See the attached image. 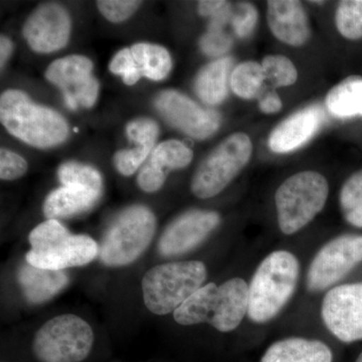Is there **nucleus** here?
Returning <instances> with one entry per match:
<instances>
[{
	"mask_svg": "<svg viewBox=\"0 0 362 362\" xmlns=\"http://www.w3.org/2000/svg\"><path fill=\"white\" fill-rule=\"evenodd\" d=\"M249 285L242 278L223 284L209 283L194 293L173 313L176 323L183 326L207 323L220 332L237 329L247 314Z\"/></svg>",
	"mask_w": 362,
	"mask_h": 362,
	"instance_id": "nucleus-1",
	"label": "nucleus"
},
{
	"mask_svg": "<svg viewBox=\"0 0 362 362\" xmlns=\"http://www.w3.org/2000/svg\"><path fill=\"white\" fill-rule=\"evenodd\" d=\"M299 275V261L291 252L279 250L269 254L249 284L250 320L257 324L273 320L296 291Z\"/></svg>",
	"mask_w": 362,
	"mask_h": 362,
	"instance_id": "nucleus-2",
	"label": "nucleus"
},
{
	"mask_svg": "<svg viewBox=\"0 0 362 362\" xmlns=\"http://www.w3.org/2000/svg\"><path fill=\"white\" fill-rule=\"evenodd\" d=\"M0 120L14 137L39 148L57 146L69 135L68 124L63 117L33 103L25 93L18 90L2 93Z\"/></svg>",
	"mask_w": 362,
	"mask_h": 362,
	"instance_id": "nucleus-3",
	"label": "nucleus"
},
{
	"mask_svg": "<svg viewBox=\"0 0 362 362\" xmlns=\"http://www.w3.org/2000/svg\"><path fill=\"white\" fill-rule=\"evenodd\" d=\"M207 269L201 261L173 262L150 269L143 276V301L151 313H175L204 286Z\"/></svg>",
	"mask_w": 362,
	"mask_h": 362,
	"instance_id": "nucleus-4",
	"label": "nucleus"
},
{
	"mask_svg": "<svg viewBox=\"0 0 362 362\" xmlns=\"http://www.w3.org/2000/svg\"><path fill=\"white\" fill-rule=\"evenodd\" d=\"M329 194L328 181L316 171L290 176L275 194L278 226L284 235H294L322 211Z\"/></svg>",
	"mask_w": 362,
	"mask_h": 362,
	"instance_id": "nucleus-5",
	"label": "nucleus"
},
{
	"mask_svg": "<svg viewBox=\"0 0 362 362\" xmlns=\"http://www.w3.org/2000/svg\"><path fill=\"white\" fill-rule=\"evenodd\" d=\"M156 232V218L148 207H127L105 233L99 246L102 263L111 268L131 265L146 251Z\"/></svg>",
	"mask_w": 362,
	"mask_h": 362,
	"instance_id": "nucleus-6",
	"label": "nucleus"
},
{
	"mask_svg": "<svg viewBox=\"0 0 362 362\" xmlns=\"http://www.w3.org/2000/svg\"><path fill=\"white\" fill-rule=\"evenodd\" d=\"M94 340V331L85 319L63 314L37 331L33 356L39 362H82L90 356Z\"/></svg>",
	"mask_w": 362,
	"mask_h": 362,
	"instance_id": "nucleus-7",
	"label": "nucleus"
},
{
	"mask_svg": "<svg viewBox=\"0 0 362 362\" xmlns=\"http://www.w3.org/2000/svg\"><path fill=\"white\" fill-rule=\"evenodd\" d=\"M252 153L249 136L233 133L209 153L195 171L192 192L199 199H211L221 194L243 170Z\"/></svg>",
	"mask_w": 362,
	"mask_h": 362,
	"instance_id": "nucleus-8",
	"label": "nucleus"
},
{
	"mask_svg": "<svg viewBox=\"0 0 362 362\" xmlns=\"http://www.w3.org/2000/svg\"><path fill=\"white\" fill-rule=\"evenodd\" d=\"M362 262V235H342L326 243L312 259L306 276L307 290L329 289Z\"/></svg>",
	"mask_w": 362,
	"mask_h": 362,
	"instance_id": "nucleus-9",
	"label": "nucleus"
},
{
	"mask_svg": "<svg viewBox=\"0 0 362 362\" xmlns=\"http://www.w3.org/2000/svg\"><path fill=\"white\" fill-rule=\"evenodd\" d=\"M321 317L340 341L362 340V282L331 288L323 298Z\"/></svg>",
	"mask_w": 362,
	"mask_h": 362,
	"instance_id": "nucleus-10",
	"label": "nucleus"
},
{
	"mask_svg": "<svg viewBox=\"0 0 362 362\" xmlns=\"http://www.w3.org/2000/svg\"><path fill=\"white\" fill-rule=\"evenodd\" d=\"M93 64L84 56L66 57L52 63L45 78L63 90L66 104L71 110L78 106L90 108L99 93V83L90 75Z\"/></svg>",
	"mask_w": 362,
	"mask_h": 362,
	"instance_id": "nucleus-11",
	"label": "nucleus"
},
{
	"mask_svg": "<svg viewBox=\"0 0 362 362\" xmlns=\"http://www.w3.org/2000/svg\"><path fill=\"white\" fill-rule=\"evenodd\" d=\"M220 214L213 211L192 209L180 214L162 233L158 252L171 258L192 251L220 226Z\"/></svg>",
	"mask_w": 362,
	"mask_h": 362,
	"instance_id": "nucleus-12",
	"label": "nucleus"
},
{
	"mask_svg": "<svg viewBox=\"0 0 362 362\" xmlns=\"http://www.w3.org/2000/svg\"><path fill=\"white\" fill-rule=\"evenodd\" d=\"M156 108L168 123L195 139L211 137L220 128V114L206 110L185 95L165 90L157 97Z\"/></svg>",
	"mask_w": 362,
	"mask_h": 362,
	"instance_id": "nucleus-13",
	"label": "nucleus"
},
{
	"mask_svg": "<svg viewBox=\"0 0 362 362\" xmlns=\"http://www.w3.org/2000/svg\"><path fill=\"white\" fill-rule=\"evenodd\" d=\"M98 256L99 245L96 240L87 235L69 233L44 250H30L26 254L25 261L37 268L65 271L88 265Z\"/></svg>",
	"mask_w": 362,
	"mask_h": 362,
	"instance_id": "nucleus-14",
	"label": "nucleus"
},
{
	"mask_svg": "<svg viewBox=\"0 0 362 362\" xmlns=\"http://www.w3.org/2000/svg\"><path fill=\"white\" fill-rule=\"evenodd\" d=\"M70 33V16L65 8L54 4L40 6L23 26V35L30 47L45 54L63 49Z\"/></svg>",
	"mask_w": 362,
	"mask_h": 362,
	"instance_id": "nucleus-15",
	"label": "nucleus"
},
{
	"mask_svg": "<svg viewBox=\"0 0 362 362\" xmlns=\"http://www.w3.org/2000/svg\"><path fill=\"white\" fill-rule=\"evenodd\" d=\"M323 121L324 111L319 105H311L295 112L272 131L269 147L276 153L295 151L317 134Z\"/></svg>",
	"mask_w": 362,
	"mask_h": 362,
	"instance_id": "nucleus-16",
	"label": "nucleus"
},
{
	"mask_svg": "<svg viewBox=\"0 0 362 362\" xmlns=\"http://www.w3.org/2000/svg\"><path fill=\"white\" fill-rule=\"evenodd\" d=\"M267 21L272 33L281 42L300 47L311 35L308 16L296 0H272L267 2Z\"/></svg>",
	"mask_w": 362,
	"mask_h": 362,
	"instance_id": "nucleus-17",
	"label": "nucleus"
},
{
	"mask_svg": "<svg viewBox=\"0 0 362 362\" xmlns=\"http://www.w3.org/2000/svg\"><path fill=\"white\" fill-rule=\"evenodd\" d=\"M21 293L30 304H44L56 297L70 283L65 271L47 270L23 264L18 271Z\"/></svg>",
	"mask_w": 362,
	"mask_h": 362,
	"instance_id": "nucleus-18",
	"label": "nucleus"
},
{
	"mask_svg": "<svg viewBox=\"0 0 362 362\" xmlns=\"http://www.w3.org/2000/svg\"><path fill=\"white\" fill-rule=\"evenodd\" d=\"M128 137L138 146L134 149L121 150L115 156L117 170L122 175H134L153 149L158 136V125L151 119H136L126 128Z\"/></svg>",
	"mask_w": 362,
	"mask_h": 362,
	"instance_id": "nucleus-19",
	"label": "nucleus"
},
{
	"mask_svg": "<svg viewBox=\"0 0 362 362\" xmlns=\"http://www.w3.org/2000/svg\"><path fill=\"white\" fill-rule=\"evenodd\" d=\"M101 195V192L81 185H63L47 195L42 211L47 220L71 218L89 211Z\"/></svg>",
	"mask_w": 362,
	"mask_h": 362,
	"instance_id": "nucleus-20",
	"label": "nucleus"
},
{
	"mask_svg": "<svg viewBox=\"0 0 362 362\" xmlns=\"http://www.w3.org/2000/svg\"><path fill=\"white\" fill-rule=\"evenodd\" d=\"M259 362H333V354L320 340L289 337L274 342Z\"/></svg>",
	"mask_w": 362,
	"mask_h": 362,
	"instance_id": "nucleus-21",
	"label": "nucleus"
},
{
	"mask_svg": "<svg viewBox=\"0 0 362 362\" xmlns=\"http://www.w3.org/2000/svg\"><path fill=\"white\" fill-rule=\"evenodd\" d=\"M233 66V59L225 57L211 62L199 71L195 80L194 89L202 101L211 106L225 101Z\"/></svg>",
	"mask_w": 362,
	"mask_h": 362,
	"instance_id": "nucleus-22",
	"label": "nucleus"
},
{
	"mask_svg": "<svg viewBox=\"0 0 362 362\" xmlns=\"http://www.w3.org/2000/svg\"><path fill=\"white\" fill-rule=\"evenodd\" d=\"M326 108L338 119L362 117V77L350 76L328 92Z\"/></svg>",
	"mask_w": 362,
	"mask_h": 362,
	"instance_id": "nucleus-23",
	"label": "nucleus"
},
{
	"mask_svg": "<svg viewBox=\"0 0 362 362\" xmlns=\"http://www.w3.org/2000/svg\"><path fill=\"white\" fill-rule=\"evenodd\" d=\"M130 49L143 77L153 81L168 77L173 68V61L168 49L161 45L146 42L136 44Z\"/></svg>",
	"mask_w": 362,
	"mask_h": 362,
	"instance_id": "nucleus-24",
	"label": "nucleus"
},
{
	"mask_svg": "<svg viewBox=\"0 0 362 362\" xmlns=\"http://www.w3.org/2000/svg\"><path fill=\"white\" fill-rule=\"evenodd\" d=\"M266 82L265 71L261 64L249 61L233 69L230 85L237 96L252 100L263 95Z\"/></svg>",
	"mask_w": 362,
	"mask_h": 362,
	"instance_id": "nucleus-25",
	"label": "nucleus"
},
{
	"mask_svg": "<svg viewBox=\"0 0 362 362\" xmlns=\"http://www.w3.org/2000/svg\"><path fill=\"white\" fill-rule=\"evenodd\" d=\"M194 158V152L185 143L178 140L162 142L151 154L147 163L152 168L165 173L169 171L187 168Z\"/></svg>",
	"mask_w": 362,
	"mask_h": 362,
	"instance_id": "nucleus-26",
	"label": "nucleus"
},
{
	"mask_svg": "<svg viewBox=\"0 0 362 362\" xmlns=\"http://www.w3.org/2000/svg\"><path fill=\"white\" fill-rule=\"evenodd\" d=\"M340 209L349 225L362 228V170L354 173L342 185Z\"/></svg>",
	"mask_w": 362,
	"mask_h": 362,
	"instance_id": "nucleus-27",
	"label": "nucleus"
},
{
	"mask_svg": "<svg viewBox=\"0 0 362 362\" xmlns=\"http://www.w3.org/2000/svg\"><path fill=\"white\" fill-rule=\"evenodd\" d=\"M58 175L63 185H81L101 194L103 190L101 173L92 166L78 162H66L59 166Z\"/></svg>",
	"mask_w": 362,
	"mask_h": 362,
	"instance_id": "nucleus-28",
	"label": "nucleus"
},
{
	"mask_svg": "<svg viewBox=\"0 0 362 362\" xmlns=\"http://www.w3.org/2000/svg\"><path fill=\"white\" fill-rule=\"evenodd\" d=\"M338 32L347 40L362 39V0H344L335 16Z\"/></svg>",
	"mask_w": 362,
	"mask_h": 362,
	"instance_id": "nucleus-29",
	"label": "nucleus"
},
{
	"mask_svg": "<svg viewBox=\"0 0 362 362\" xmlns=\"http://www.w3.org/2000/svg\"><path fill=\"white\" fill-rule=\"evenodd\" d=\"M265 71L267 82L273 87H289L296 83L298 71L291 59L282 54H270L261 64Z\"/></svg>",
	"mask_w": 362,
	"mask_h": 362,
	"instance_id": "nucleus-30",
	"label": "nucleus"
},
{
	"mask_svg": "<svg viewBox=\"0 0 362 362\" xmlns=\"http://www.w3.org/2000/svg\"><path fill=\"white\" fill-rule=\"evenodd\" d=\"M109 69L115 75L121 76L124 83L128 86L136 84L142 77L130 49H123L117 52L112 59Z\"/></svg>",
	"mask_w": 362,
	"mask_h": 362,
	"instance_id": "nucleus-31",
	"label": "nucleus"
},
{
	"mask_svg": "<svg viewBox=\"0 0 362 362\" xmlns=\"http://www.w3.org/2000/svg\"><path fill=\"white\" fill-rule=\"evenodd\" d=\"M258 18V11L252 4L247 2L238 4L232 18V25L235 35L240 39L250 37L256 28Z\"/></svg>",
	"mask_w": 362,
	"mask_h": 362,
	"instance_id": "nucleus-32",
	"label": "nucleus"
},
{
	"mask_svg": "<svg viewBox=\"0 0 362 362\" xmlns=\"http://www.w3.org/2000/svg\"><path fill=\"white\" fill-rule=\"evenodd\" d=\"M100 11L112 23H122L137 11L141 2L128 0H102L97 2Z\"/></svg>",
	"mask_w": 362,
	"mask_h": 362,
	"instance_id": "nucleus-33",
	"label": "nucleus"
},
{
	"mask_svg": "<svg viewBox=\"0 0 362 362\" xmlns=\"http://www.w3.org/2000/svg\"><path fill=\"white\" fill-rule=\"evenodd\" d=\"M233 39L223 32V28H209L201 40V47L207 56L218 57L230 51Z\"/></svg>",
	"mask_w": 362,
	"mask_h": 362,
	"instance_id": "nucleus-34",
	"label": "nucleus"
},
{
	"mask_svg": "<svg viewBox=\"0 0 362 362\" xmlns=\"http://www.w3.org/2000/svg\"><path fill=\"white\" fill-rule=\"evenodd\" d=\"M28 165L23 157L9 150H0V178L14 180L25 175Z\"/></svg>",
	"mask_w": 362,
	"mask_h": 362,
	"instance_id": "nucleus-35",
	"label": "nucleus"
},
{
	"mask_svg": "<svg viewBox=\"0 0 362 362\" xmlns=\"http://www.w3.org/2000/svg\"><path fill=\"white\" fill-rule=\"evenodd\" d=\"M282 101H281L277 93L275 92L267 93L265 96L261 98L259 102V109L265 114L277 113L282 109Z\"/></svg>",
	"mask_w": 362,
	"mask_h": 362,
	"instance_id": "nucleus-36",
	"label": "nucleus"
},
{
	"mask_svg": "<svg viewBox=\"0 0 362 362\" xmlns=\"http://www.w3.org/2000/svg\"><path fill=\"white\" fill-rule=\"evenodd\" d=\"M225 2L221 1V0H218V1H214V0H211V1H209V0L207 1H199V13L202 16H211L225 4Z\"/></svg>",
	"mask_w": 362,
	"mask_h": 362,
	"instance_id": "nucleus-37",
	"label": "nucleus"
},
{
	"mask_svg": "<svg viewBox=\"0 0 362 362\" xmlns=\"http://www.w3.org/2000/svg\"><path fill=\"white\" fill-rule=\"evenodd\" d=\"M13 52V44L11 40L6 37H1L0 39V65L4 66Z\"/></svg>",
	"mask_w": 362,
	"mask_h": 362,
	"instance_id": "nucleus-38",
	"label": "nucleus"
},
{
	"mask_svg": "<svg viewBox=\"0 0 362 362\" xmlns=\"http://www.w3.org/2000/svg\"><path fill=\"white\" fill-rule=\"evenodd\" d=\"M356 362H362V352H361V354H359V356L357 357V359H356Z\"/></svg>",
	"mask_w": 362,
	"mask_h": 362,
	"instance_id": "nucleus-39",
	"label": "nucleus"
}]
</instances>
